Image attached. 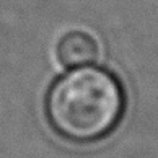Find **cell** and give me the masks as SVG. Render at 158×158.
<instances>
[{"instance_id": "obj_1", "label": "cell", "mask_w": 158, "mask_h": 158, "mask_svg": "<svg viewBox=\"0 0 158 158\" xmlns=\"http://www.w3.org/2000/svg\"><path fill=\"white\" fill-rule=\"evenodd\" d=\"M121 80L103 67H78L52 81L46 95V118L59 137L93 143L108 137L124 116Z\"/></svg>"}, {"instance_id": "obj_2", "label": "cell", "mask_w": 158, "mask_h": 158, "mask_svg": "<svg viewBox=\"0 0 158 158\" xmlns=\"http://www.w3.org/2000/svg\"><path fill=\"white\" fill-rule=\"evenodd\" d=\"M98 44L95 38L83 31L64 34L57 44V57L64 67L78 69L93 64L98 59Z\"/></svg>"}]
</instances>
